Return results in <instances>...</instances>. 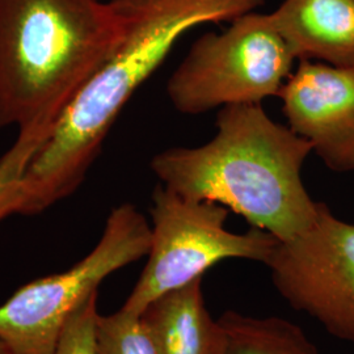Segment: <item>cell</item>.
Listing matches in <instances>:
<instances>
[{"label": "cell", "mask_w": 354, "mask_h": 354, "mask_svg": "<svg viewBox=\"0 0 354 354\" xmlns=\"http://www.w3.org/2000/svg\"><path fill=\"white\" fill-rule=\"evenodd\" d=\"M218 320L226 336L223 354H320L304 329L282 317L226 311Z\"/></svg>", "instance_id": "8fae6325"}, {"label": "cell", "mask_w": 354, "mask_h": 354, "mask_svg": "<svg viewBox=\"0 0 354 354\" xmlns=\"http://www.w3.org/2000/svg\"><path fill=\"white\" fill-rule=\"evenodd\" d=\"M96 354H160L143 317L120 308L111 315H99Z\"/></svg>", "instance_id": "4fadbf2b"}, {"label": "cell", "mask_w": 354, "mask_h": 354, "mask_svg": "<svg viewBox=\"0 0 354 354\" xmlns=\"http://www.w3.org/2000/svg\"><path fill=\"white\" fill-rule=\"evenodd\" d=\"M295 64L270 13L250 12L221 33L197 38L169 76L167 95L178 113L203 114L263 104L279 92Z\"/></svg>", "instance_id": "277c9868"}, {"label": "cell", "mask_w": 354, "mask_h": 354, "mask_svg": "<svg viewBox=\"0 0 354 354\" xmlns=\"http://www.w3.org/2000/svg\"><path fill=\"white\" fill-rule=\"evenodd\" d=\"M203 277L153 299L140 317L160 354H223L225 330L206 308Z\"/></svg>", "instance_id": "30bf717a"}, {"label": "cell", "mask_w": 354, "mask_h": 354, "mask_svg": "<svg viewBox=\"0 0 354 354\" xmlns=\"http://www.w3.org/2000/svg\"><path fill=\"white\" fill-rule=\"evenodd\" d=\"M213 140L171 147L151 159L165 188L197 201L219 203L279 241L304 234L319 205L302 180L311 145L266 113L263 104L218 109Z\"/></svg>", "instance_id": "7a4b0ae2"}, {"label": "cell", "mask_w": 354, "mask_h": 354, "mask_svg": "<svg viewBox=\"0 0 354 354\" xmlns=\"http://www.w3.org/2000/svg\"><path fill=\"white\" fill-rule=\"evenodd\" d=\"M120 36L109 0H0V127L50 136Z\"/></svg>", "instance_id": "3957f363"}, {"label": "cell", "mask_w": 354, "mask_h": 354, "mask_svg": "<svg viewBox=\"0 0 354 354\" xmlns=\"http://www.w3.org/2000/svg\"><path fill=\"white\" fill-rule=\"evenodd\" d=\"M0 354H10L8 351H7V348L4 346V344L1 342H0Z\"/></svg>", "instance_id": "9a60e30c"}, {"label": "cell", "mask_w": 354, "mask_h": 354, "mask_svg": "<svg viewBox=\"0 0 354 354\" xmlns=\"http://www.w3.org/2000/svg\"><path fill=\"white\" fill-rule=\"evenodd\" d=\"M270 17L295 61L354 70V0H283Z\"/></svg>", "instance_id": "9c48e42d"}, {"label": "cell", "mask_w": 354, "mask_h": 354, "mask_svg": "<svg viewBox=\"0 0 354 354\" xmlns=\"http://www.w3.org/2000/svg\"><path fill=\"white\" fill-rule=\"evenodd\" d=\"M48 137L45 131H20L12 146L0 156V223L20 214L26 168Z\"/></svg>", "instance_id": "7c38bea8"}, {"label": "cell", "mask_w": 354, "mask_h": 354, "mask_svg": "<svg viewBox=\"0 0 354 354\" xmlns=\"http://www.w3.org/2000/svg\"><path fill=\"white\" fill-rule=\"evenodd\" d=\"M279 295L336 339L354 344V225L319 205L314 225L266 261Z\"/></svg>", "instance_id": "52a82bcc"}, {"label": "cell", "mask_w": 354, "mask_h": 354, "mask_svg": "<svg viewBox=\"0 0 354 354\" xmlns=\"http://www.w3.org/2000/svg\"><path fill=\"white\" fill-rule=\"evenodd\" d=\"M151 245L147 263L124 306L140 315L153 299L203 274L215 264L251 260L266 266L279 241L260 228L244 234L228 231L227 207L185 198L156 185L151 196Z\"/></svg>", "instance_id": "8992f818"}, {"label": "cell", "mask_w": 354, "mask_h": 354, "mask_svg": "<svg viewBox=\"0 0 354 354\" xmlns=\"http://www.w3.org/2000/svg\"><path fill=\"white\" fill-rule=\"evenodd\" d=\"M121 36L26 168L19 215L48 210L83 184L118 114L177 41L207 23H231L266 0H109Z\"/></svg>", "instance_id": "6da1fadb"}, {"label": "cell", "mask_w": 354, "mask_h": 354, "mask_svg": "<svg viewBox=\"0 0 354 354\" xmlns=\"http://www.w3.org/2000/svg\"><path fill=\"white\" fill-rule=\"evenodd\" d=\"M288 127L330 171H354V70L299 61L279 92Z\"/></svg>", "instance_id": "ba28073f"}, {"label": "cell", "mask_w": 354, "mask_h": 354, "mask_svg": "<svg viewBox=\"0 0 354 354\" xmlns=\"http://www.w3.org/2000/svg\"><path fill=\"white\" fill-rule=\"evenodd\" d=\"M99 291L92 294L67 319L55 354H96Z\"/></svg>", "instance_id": "5bb4252c"}, {"label": "cell", "mask_w": 354, "mask_h": 354, "mask_svg": "<svg viewBox=\"0 0 354 354\" xmlns=\"http://www.w3.org/2000/svg\"><path fill=\"white\" fill-rule=\"evenodd\" d=\"M151 223L133 203L108 215L91 252L67 270L35 279L0 304V342L10 354H55L67 319L114 272L146 257Z\"/></svg>", "instance_id": "5b68a950"}]
</instances>
